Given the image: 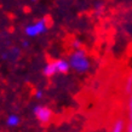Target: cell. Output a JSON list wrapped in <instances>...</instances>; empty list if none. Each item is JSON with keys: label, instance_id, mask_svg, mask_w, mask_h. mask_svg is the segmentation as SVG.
Wrapping results in <instances>:
<instances>
[{"label": "cell", "instance_id": "1", "mask_svg": "<svg viewBox=\"0 0 132 132\" xmlns=\"http://www.w3.org/2000/svg\"><path fill=\"white\" fill-rule=\"evenodd\" d=\"M69 65H70V68L73 70H75V72L80 73H86L90 69L91 67V62L88 60L87 55H86V52L80 48V50H74L72 55L69 56Z\"/></svg>", "mask_w": 132, "mask_h": 132}, {"label": "cell", "instance_id": "2", "mask_svg": "<svg viewBox=\"0 0 132 132\" xmlns=\"http://www.w3.org/2000/svg\"><path fill=\"white\" fill-rule=\"evenodd\" d=\"M33 115L40 124L46 125L51 121L52 116H53V112L51 110V108H48L47 105L38 104L33 108Z\"/></svg>", "mask_w": 132, "mask_h": 132}, {"label": "cell", "instance_id": "3", "mask_svg": "<svg viewBox=\"0 0 132 132\" xmlns=\"http://www.w3.org/2000/svg\"><path fill=\"white\" fill-rule=\"evenodd\" d=\"M47 30V23H46V18H41V20L36 21L34 23L29 24L26 27L24 33L29 38H35L38 35H41L43 33H45Z\"/></svg>", "mask_w": 132, "mask_h": 132}, {"label": "cell", "instance_id": "4", "mask_svg": "<svg viewBox=\"0 0 132 132\" xmlns=\"http://www.w3.org/2000/svg\"><path fill=\"white\" fill-rule=\"evenodd\" d=\"M52 63L55 65V70H56V74H67L70 69V65H69V62L65 60H55L52 61Z\"/></svg>", "mask_w": 132, "mask_h": 132}, {"label": "cell", "instance_id": "5", "mask_svg": "<svg viewBox=\"0 0 132 132\" xmlns=\"http://www.w3.org/2000/svg\"><path fill=\"white\" fill-rule=\"evenodd\" d=\"M127 116L128 120L126 124V132H132V93L128 96L127 101Z\"/></svg>", "mask_w": 132, "mask_h": 132}, {"label": "cell", "instance_id": "6", "mask_svg": "<svg viewBox=\"0 0 132 132\" xmlns=\"http://www.w3.org/2000/svg\"><path fill=\"white\" fill-rule=\"evenodd\" d=\"M6 126H9V127H17L18 125L21 124V118L17 114H10V115L6 118Z\"/></svg>", "mask_w": 132, "mask_h": 132}, {"label": "cell", "instance_id": "7", "mask_svg": "<svg viewBox=\"0 0 132 132\" xmlns=\"http://www.w3.org/2000/svg\"><path fill=\"white\" fill-rule=\"evenodd\" d=\"M126 131V125H125V121L122 119H116L113 124L112 128L109 132H125Z\"/></svg>", "mask_w": 132, "mask_h": 132}, {"label": "cell", "instance_id": "8", "mask_svg": "<svg viewBox=\"0 0 132 132\" xmlns=\"http://www.w3.org/2000/svg\"><path fill=\"white\" fill-rule=\"evenodd\" d=\"M43 74H44L45 76H47V78H51V76H53L55 74H56V70H55V65H53V63L51 62H48V63H46V65L44 67V69H43Z\"/></svg>", "mask_w": 132, "mask_h": 132}, {"label": "cell", "instance_id": "9", "mask_svg": "<svg viewBox=\"0 0 132 132\" xmlns=\"http://www.w3.org/2000/svg\"><path fill=\"white\" fill-rule=\"evenodd\" d=\"M124 91L126 95H131L132 93V73L128 74L127 78L125 79V84H124Z\"/></svg>", "mask_w": 132, "mask_h": 132}, {"label": "cell", "instance_id": "10", "mask_svg": "<svg viewBox=\"0 0 132 132\" xmlns=\"http://www.w3.org/2000/svg\"><path fill=\"white\" fill-rule=\"evenodd\" d=\"M72 46L74 50H80V48H82V43L79 39H75V40H73Z\"/></svg>", "mask_w": 132, "mask_h": 132}, {"label": "cell", "instance_id": "11", "mask_svg": "<svg viewBox=\"0 0 132 132\" xmlns=\"http://www.w3.org/2000/svg\"><path fill=\"white\" fill-rule=\"evenodd\" d=\"M43 96H44L43 91H41V90H36V92H35V97H36V98H38V100H41V98H43Z\"/></svg>", "mask_w": 132, "mask_h": 132}, {"label": "cell", "instance_id": "12", "mask_svg": "<svg viewBox=\"0 0 132 132\" xmlns=\"http://www.w3.org/2000/svg\"><path fill=\"white\" fill-rule=\"evenodd\" d=\"M24 46V47H26V46H28V41H23V44H22Z\"/></svg>", "mask_w": 132, "mask_h": 132}, {"label": "cell", "instance_id": "13", "mask_svg": "<svg viewBox=\"0 0 132 132\" xmlns=\"http://www.w3.org/2000/svg\"><path fill=\"white\" fill-rule=\"evenodd\" d=\"M33 1H35V0H33Z\"/></svg>", "mask_w": 132, "mask_h": 132}]
</instances>
